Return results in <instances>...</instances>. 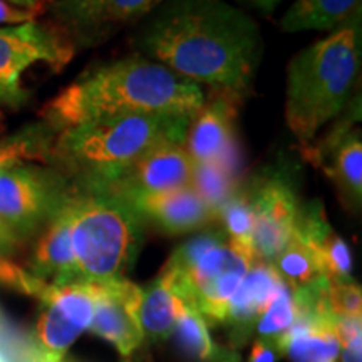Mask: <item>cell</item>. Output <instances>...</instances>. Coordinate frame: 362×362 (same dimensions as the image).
<instances>
[{
  "mask_svg": "<svg viewBox=\"0 0 362 362\" xmlns=\"http://www.w3.org/2000/svg\"><path fill=\"white\" fill-rule=\"evenodd\" d=\"M133 44L139 56L235 103L252 93L264 57L259 24L226 0H163Z\"/></svg>",
  "mask_w": 362,
  "mask_h": 362,
  "instance_id": "1",
  "label": "cell"
},
{
  "mask_svg": "<svg viewBox=\"0 0 362 362\" xmlns=\"http://www.w3.org/2000/svg\"><path fill=\"white\" fill-rule=\"evenodd\" d=\"M202 86L139 54L94 66L66 86L40 111L59 131L88 121L129 115L193 117L205 106Z\"/></svg>",
  "mask_w": 362,
  "mask_h": 362,
  "instance_id": "2",
  "label": "cell"
},
{
  "mask_svg": "<svg viewBox=\"0 0 362 362\" xmlns=\"http://www.w3.org/2000/svg\"><path fill=\"white\" fill-rule=\"evenodd\" d=\"M192 117L129 115L104 117L62 129L54 139L51 160L74 188L107 183L131 163L163 144H185Z\"/></svg>",
  "mask_w": 362,
  "mask_h": 362,
  "instance_id": "3",
  "label": "cell"
},
{
  "mask_svg": "<svg viewBox=\"0 0 362 362\" xmlns=\"http://www.w3.org/2000/svg\"><path fill=\"white\" fill-rule=\"evenodd\" d=\"M361 62V12L288 62L285 121L302 144L341 115L359 79Z\"/></svg>",
  "mask_w": 362,
  "mask_h": 362,
  "instance_id": "4",
  "label": "cell"
},
{
  "mask_svg": "<svg viewBox=\"0 0 362 362\" xmlns=\"http://www.w3.org/2000/svg\"><path fill=\"white\" fill-rule=\"evenodd\" d=\"M67 215L81 280L126 279L143 245L144 221L134 208L117 194L74 188Z\"/></svg>",
  "mask_w": 362,
  "mask_h": 362,
  "instance_id": "5",
  "label": "cell"
},
{
  "mask_svg": "<svg viewBox=\"0 0 362 362\" xmlns=\"http://www.w3.org/2000/svg\"><path fill=\"white\" fill-rule=\"evenodd\" d=\"M255 260L232 245L221 230H214L181 243L166 267L203 317L211 324H223L230 298Z\"/></svg>",
  "mask_w": 362,
  "mask_h": 362,
  "instance_id": "6",
  "label": "cell"
},
{
  "mask_svg": "<svg viewBox=\"0 0 362 362\" xmlns=\"http://www.w3.org/2000/svg\"><path fill=\"white\" fill-rule=\"evenodd\" d=\"M72 193L74 185L57 168L21 163L0 173V218L25 240L44 228Z\"/></svg>",
  "mask_w": 362,
  "mask_h": 362,
  "instance_id": "7",
  "label": "cell"
},
{
  "mask_svg": "<svg viewBox=\"0 0 362 362\" xmlns=\"http://www.w3.org/2000/svg\"><path fill=\"white\" fill-rule=\"evenodd\" d=\"M74 57V42L64 30L54 25L29 24L0 27V106L21 110L27 101L22 84L25 71L47 64L61 72Z\"/></svg>",
  "mask_w": 362,
  "mask_h": 362,
  "instance_id": "8",
  "label": "cell"
},
{
  "mask_svg": "<svg viewBox=\"0 0 362 362\" xmlns=\"http://www.w3.org/2000/svg\"><path fill=\"white\" fill-rule=\"evenodd\" d=\"M98 287L93 282L47 284L37 300L40 314L34 341L51 362H62L69 347L89 329Z\"/></svg>",
  "mask_w": 362,
  "mask_h": 362,
  "instance_id": "9",
  "label": "cell"
},
{
  "mask_svg": "<svg viewBox=\"0 0 362 362\" xmlns=\"http://www.w3.org/2000/svg\"><path fill=\"white\" fill-rule=\"evenodd\" d=\"M247 193L253 211V253L257 260L272 264L291 242L302 203L284 173L265 176Z\"/></svg>",
  "mask_w": 362,
  "mask_h": 362,
  "instance_id": "10",
  "label": "cell"
},
{
  "mask_svg": "<svg viewBox=\"0 0 362 362\" xmlns=\"http://www.w3.org/2000/svg\"><path fill=\"white\" fill-rule=\"evenodd\" d=\"M96 305L89 330L131 357L143 346L144 332L139 319L143 287L128 279L96 284Z\"/></svg>",
  "mask_w": 362,
  "mask_h": 362,
  "instance_id": "11",
  "label": "cell"
},
{
  "mask_svg": "<svg viewBox=\"0 0 362 362\" xmlns=\"http://www.w3.org/2000/svg\"><path fill=\"white\" fill-rule=\"evenodd\" d=\"M193 166L194 163L185 144H163L131 163L107 183L84 192H106L121 198L171 192L189 187Z\"/></svg>",
  "mask_w": 362,
  "mask_h": 362,
  "instance_id": "12",
  "label": "cell"
},
{
  "mask_svg": "<svg viewBox=\"0 0 362 362\" xmlns=\"http://www.w3.org/2000/svg\"><path fill=\"white\" fill-rule=\"evenodd\" d=\"M235 101L215 93L189 123L185 148L193 163L218 161L238 171V151L235 143Z\"/></svg>",
  "mask_w": 362,
  "mask_h": 362,
  "instance_id": "13",
  "label": "cell"
},
{
  "mask_svg": "<svg viewBox=\"0 0 362 362\" xmlns=\"http://www.w3.org/2000/svg\"><path fill=\"white\" fill-rule=\"evenodd\" d=\"M144 223H153L168 235H183L200 230L216 220L206 203L192 187L163 193L131 194L124 198Z\"/></svg>",
  "mask_w": 362,
  "mask_h": 362,
  "instance_id": "14",
  "label": "cell"
},
{
  "mask_svg": "<svg viewBox=\"0 0 362 362\" xmlns=\"http://www.w3.org/2000/svg\"><path fill=\"white\" fill-rule=\"evenodd\" d=\"M280 284L282 279L272 264L255 260L250 265L233 297L230 298L223 322L228 327L232 349L242 347L255 332L257 320L269 305Z\"/></svg>",
  "mask_w": 362,
  "mask_h": 362,
  "instance_id": "15",
  "label": "cell"
},
{
  "mask_svg": "<svg viewBox=\"0 0 362 362\" xmlns=\"http://www.w3.org/2000/svg\"><path fill=\"white\" fill-rule=\"evenodd\" d=\"M275 342L291 362H336L341 351L336 315L329 310L296 312L291 329Z\"/></svg>",
  "mask_w": 362,
  "mask_h": 362,
  "instance_id": "16",
  "label": "cell"
},
{
  "mask_svg": "<svg viewBox=\"0 0 362 362\" xmlns=\"http://www.w3.org/2000/svg\"><path fill=\"white\" fill-rule=\"evenodd\" d=\"M27 269L33 272L35 277L52 285L83 282L79 277L74 252H72L67 203L44 226V232L37 240Z\"/></svg>",
  "mask_w": 362,
  "mask_h": 362,
  "instance_id": "17",
  "label": "cell"
},
{
  "mask_svg": "<svg viewBox=\"0 0 362 362\" xmlns=\"http://www.w3.org/2000/svg\"><path fill=\"white\" fill-rule=\"evenodd\" d=\"M317 163L336 185L346 205L359 210L362 202V136L359 128L339 129L327 138Z\"/></svg>",
  "mask_w": 362,
  "mask_h": 362,
  "instance_id": "18",
  "label": "cell"
},
{
  "mask_svg": "<svg viewBox=\"0 0 362 362\" xmlns=\"http://www.w3.org/2000/svg\"><path fill=\"white\" fill-rule=\"evenodd\" d=\"M192 298L181 291L178 280L168 267H163L158 277L143 288L139 319L144 339L161 342L171 337L176 320Z\"/></svg>",
  "mask_w": 362,
  "mask_h": 362,
  "instance_id": "19",
  "label": "cell"
},
{
  "mask_svg": "<svg viewBox=\"0 0 362 362\" xmlns=\"http://www.w3.org/2000/svg\"><path fill=\"white\" fill-rule=\"evenodd\" d=\"M163 0H90L83 12L66 27L69 39L79 44H96L111 34L117 25L141 21Z\"/></svg>",
  "mask_w": 362,
  "mask_h": 362,
  "instance_id": "20",
  "label": "cell"
},
{
  "mask_svg": "<svg viewBox=\"0 0 362 362\" xmlns=\"http://www.w3.org/2000/svg\"><path fill=\"white\" fill-rule=\"evenodd\" d=\"M361 12V0H296L280 19L284 33H330Z\"/></svg>",
  "mask_w": 362,
  "mask_h": 362,
  "instance_id": "21",
  "label": "cell"
},
{
  "mask_svg": "<svg viewBox=\"0 0 362 362\" xmlns=\"http://www.w3.org/2000/svg\"><path fill=\"white\" fill-rule=\"evenodd\" d=\"M56 131L44 121L25 124L16 133L0 138V173L21 163L49 161Z\"/></svg>",
  "mask_w": 362,
  "mask_h": 362,
  "instance_id": "22",
  "label": "cell"
},
{
  "mask_svg": "<svg viewBox=\"0 0 362 362\" xmlns=\"http://www.w3.org/2000/svg\"><path fill=\"white\" fill-rule=\"evenodd\" d=\"M272 265L291 291L307 287L325 277L319 253L296 235H292L291 242L275 257Z\"/></svg>",
  "mask_w": 362,
  "mask_h": 362,
  "instance_id": "23",
  "label": "cell"
},
{
  "mask_svg": "<svg viewBox=\"0 0 362 362\" xmlns=\"http://www.w3.org/2000/svg\"><path fill=\"white\" fill-rule=\"evenodd\" d=\"M189 187L216 216L220 208L238 192L237 171L218 161L194 163Z\"/></svg>",
  "mask_w": 362,
  "mask_h": 362,
  "instance_id": "24",
  "label": "cell"
},
{
  "mask_svg": "<svg viewBox=\"0 0 362 362\" xmlns=\"http://www.w3.org/2000/svg\"><path fill=\"white\" fill-rule=\"evenodd\" d=\"M171 337L185 357L198 362L210 361L218 347L211 339L206 319L194 304H188L181 312Z\"/></svg>",
  "mask_w": 362,
  "mask_h": 362,
  "instance_id": "25",
  "label": "cell"
},
{
  "mask_svg": "<svg viewBox=\"0 0 362 362\" xmlns=\"http://www.w3.org/2000/svg\"><path fill=\"white\" fill-rule=\"evenodd\" d=\"M216 220L221 221V232L226 235L230 243L242 252L253 253V211L247 192H237L216 214Z\"/></svg>",
  "mask_w": 362,
  "mask_h": 362,
  "instance_id": "26",
  "label": "cell"
},
{
  "mask_svg": "<svg viewBox=\"0 0 362 362\" xmlns=\"http://www.w3.org/2000/svg\"><path fill=\"white\" fill-rule=\"evenodd\" d=\"M293 320H296V307H293L292 291L282 280L269 305L257 320L255 332L259 334V337L275 341L291 329Z\"/></svg>",
  "mask_w": 362,
  "mask_h": 362,
  "instance_id": "27",
  "label": "cell"
},
{
  "mask_svg": "<svg viewBox=\"0 0 362 362\" xmlns=\"http://www.w3.org/2000/svg\"><path fill=\"white\" fill-rule=\"evenodd\" d=\"M327 307L336 317H362L361 285L351 282L329 280Z\"/></svg>",
  "mask_w": 362,
  "mask_h": 362,
  "instance_id": "28",
  "label": "cell"
},
{
  "mask_svg": "<svg viewBox=\"0 0 362 362\" xmlns=\"http://www.w3.org/2000/svg\"><path fill=\"white\" fill-rule=\"evenodd\" d=\"M37 19L39 16L35 12L13 6L8 0H0V27L29 24Z\"/></svg>",
  "mask_w": 362,
  "mask_h": 362,
  "instance_id": "29",
  "label": "cell"
},
{
  "mask_svg": "<svg viewBox=\"0 0 362 362\" xmlns=\"http://www.w3.org/2000/svg\"><path fill=\"white\" fill-rule=\"evenodd\" d=\"M280 352L277 349V342L272 339L257 337L252 344L250 357L248 362H277Z\"/></svg>",
  "mask_w": 362,
  "mask_h": 362,
  "instance_id": "30",
  "label": "cell"
},
{
  "mask_svg": "<svg viewBox=\"0 0 362 362\" xmlns=\"http://www.w3.org/2000/svg\"><path fill=\"white\" fill-rule=\"evenodd\" d=\"M89 2L90 0H59L56 6H54V11H56V16L59 22H61V25L66 29L83 12V8Z\"/></svg>",
  "mask_w": 362,
  "mask_h": 362,
  "instance_id": "31",
  "label": "cell"
},
{
  "mask_svg": "<svg viewBox=\"0 0 362 362\" xmlns=\"http://www.w3.org/2000/svg\"><path fill=\"white\" fill-rule=\"evenodd\" d=\"M22 240L12 232L11 226L0 218V257H8L17 250Z\"/></svg>",
  "mask_w": 362,
  "mask_h": 362,
  "instance_id": "32",
  "label": "cell"
},
{
  "mask_svg": "<svg viewBox=\"0 0 362 362\" xmlns=\"http://www.w3.org/2000/svg\"><path fill=\"white\" fill-rule=\"evenodd\" d=\"M243 7H250L260 13H270L277 8L284 0H237Z\"/></svg>",
  "mask_w": 362,
  "mask_h": 362,
  "instance_id": "33",
  "label": "cell"
},
{
  "mask_svg": "<svg viewBox=\"0 0 362 362\" xmlns=\"http://www.w3.org/2000/svg\"><path fill=\"white\" fill-rule=\"evenodd\" d=\"M8 2L17 7L27 8V11H33L37 16H40V13L45 12V8L51 6L54 0H8Z\"/></svg>",
  "mask_w": 362,
  "mask_h": 362,
  "instance_id": "34",
  "label": "cell"
},
{
  "mask_svg": "<svg viewBox=\"0 0 362 362\" xmlns=\"http://www.w3.org/2000/svg\"><path fill=\"white\" fill-rule=\"evenodd\" d=\"M206 362H242L240 361V354L237 349H232V347H216L215 354L211 356L210 361Z\"/></svg>",
  "mask_w": 362,
  "mask_h": 362,
  "instance_id": "35",
  "label": "cell"
},
{
  "mask_svg": "<svg viewBox=\"0 0 362 362\" xmlns=\"http://www.w3.org/2000/svg\"><path fill=\"white\" fill-rule=\"evenodd\" d=\"M124 362H151V361H149L148 354H139V351H138V352H134L131 357H126Z\"/></svg>",
  "mask_w": 362,
  "mask_h": 362,
  "instance_id": "36",
  "label": "cell"
},
{
  "mask_svg": "<svg viewBox=\"0 0 362 362\" xmlns=\"http://www.w3.org/2000/svg\"><path fill=\"white\" fill-rule=\"evenodd\" d=\"M4 129H6V123H4V115H2V111H0V138H2Z\"/></svg>",
  "mask_w": 362,
  "mask_h": 362,
  "instance_id": "37",
  "label": "cell"
}]
</instances>
